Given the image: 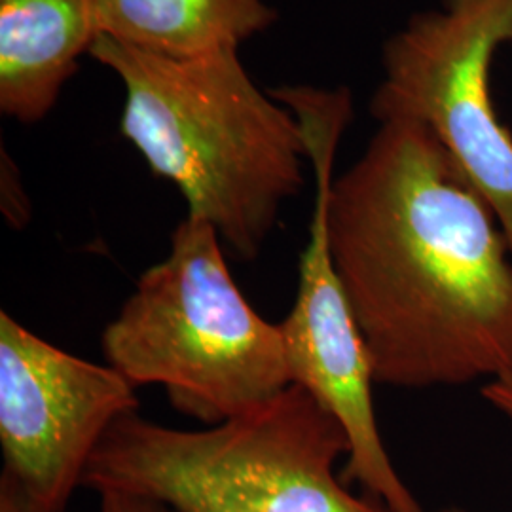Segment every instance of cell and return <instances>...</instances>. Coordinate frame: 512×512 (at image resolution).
Here are the masks:
<instances>
[{
  "label": "cell",
  "mask_w": 512,
  "mask_h": 512,
  "mask_svg": "<svg viewBox=\"0 0 512 512\" xmlns=\"http://www.w3.org/2000/svg\"><path fill=\"white\" fill-rule=\"evenodd\" d=\"M512 44V0H440L384 44L372 116L429 129L490 205L512 255V133L492 101L490 71Z\"/></svg>",
  "instance_id": "cell-5"
},
{
  "label": "cell",
  "mask_w": 512,
  "mask_h": 512,
  "mask_svg": "<svg viewBox=\"0 0 512 512\" xmlns=\"http://www.w3.org/2000/svg\"><path fill=\"white\" fill-rule=\"evenodd\" d=\"M99 37L93 0H0V112L42 122Z\"/></svg>",
  "instance_id": "cell-8"
},
{
  "label": "cell",
  "mask_w": 512,
  "mask_h": 512,
  "mask_svg": "<svg viewBox=\"0 0 512 512\" xmlns=\"http://www.w3.org/2000/svg\"><path fill=\"white\" fill-rule=\"evenodd\" d=\"M334 268L376 384L512 378V255L494 211L421 122H378L330 184Z\"/></svg>",
  "instance_id": "cell-1"
},
{
  "label": "cell",
  "mask_w": 512,
  "mask_h": 512,
  "mask_svg": "<svg viewBox=\"0 0 512 512\" xmlns=\"http://www.w3.org/2000/svg\"><path fill=\"white\" fill-rule=\"evenodd\" d=\"M344 454L342 423L291 384L202 431L126 414L93 452L82 488L143 495L177 512H393L349 492L334 473Z\"/></svg>",
  "instance_id": "cell-3"
},
{
  "label": "cell",
  "mask_w": 512,
  "mask_h": 512,
  "mask_svg": "<svg viewBox=\"0 0 512 512\" xmlns=\"http://www.w3.org/2000/svg\"><path fill=\"white\" fill-rule=\"evenodd\" d=\"M349 122L348 112L332 105L308 110L300 120L315 177V203L310 239L298 264L296 300L279 325L293 384L308 389L348 433L342 480L361 484L393 512H425L385 450L372 399V361L330 253L327 198L336 150Z\"/></svg>",
  "instance_id": "cell-6"
},
{
  "label": "cell",
  "mask_w": 512,
  "mask_h": 512,
  "mask_svg": "<svg viewBox=\"0 0 512 512\" xmlns=\"http://www.w3.org/2000/svg\"><path fill=\"white\" fill-rule=\"evenodd\" d=\"M99 497H101L99 512H177L167 507L165 503L143 497V495L107 490V492H99Z\"/></svg>",
  "instance_id": "cell-11"
},
{
  "label": "cell",
  "mask_w": 512,
  "mask_h": 512,
  "mask_svg": "<svg viewBox=\"0 0 512 512\" xmlns=\"http://www.w3.org/2000/svg\"><path fill=\"white\" fill-rule=\"evenodd\" d=\"M480 395L486 403L494 406L499 414L512 421V378L482 384Z\"/></svg>",
  "instance_id": "cell-12"
},
{
  "label": "cell",
  "mask_w": 512,
  "mask_h": 512,
  "mask_svg": "<svg viewBox=\"0 0 512 512\" xmlns=\"http://www.w3.org/2000/svg\"><path fill=\"white\" fill-rule=\"evenodd\" d=\"M0 512H38L6 473L0 475Z\"/></svg>",
  "instance_id": "cell-13"
},
{
  "label": "cell",
  "mask_w": 512,
  "mask_h": 512,
  "mask_svg": "<svg viewBox=\"0 0 512 512\" xmlns=\"http://www.w3.org/2000/svg\"><path fill=\"white\" fill-rule=\"evenodd\" d=\"M93 8L101 35L167 57L239 50L279 18L268 0H93Z\"/></svg>",
  "instance_id": "cell-9"
},
{
  "label": "cell",
  "mask_w": 512,
  "mask_h": 512,
  "mask_svg": "<svg viewBox=\"0 0 512 512\" xmlns=\"http://www.w3.org/2000/svg\"><path fill=\"white\" fill-rule=\"evenodd\" d=\"M90 55L122 80L120 131L179 188L186 217L255 260L306 184L308 147L293 112L256 86L239 50L167 57L101 35Z\"/></svg>",
  "instance_id": "cell-2"
},
{
  "label": "cell",
  "mask_w": 512,
  "mask_h": 512,
  "mask_svg": "<svg viewBox=\"0 0 512 512\" xmlns=\"http://www.w3.org/2000/svg\"><path fill=\"white\" fill-rule=\"evenodd\" d=\"M439 512H465L463 509H459V507H448V509H442Z\"/></svg>",
  "instance_id": "cell-14"
},
{
  "label": "cell",
  "mask_w": 512,
  "mask_h": 512,
  "mask_svg": "<svg viewBox=\"0 0 512 512\" xmlns=\"http://www.w3.org/2000/svg\"><path fill=\"white\" fill-rule=\"evenodd\" d=\"M103 355L135 389L162 385L173 408L207 425L241 416L293 384L281 325L247 302L217 230L186 217L162 262L101 336Z\"/></svg>",
  "instance_id": "cell-4"
},
{
  "label": "cell",
  "mask_w": 512,
  "mask_h": 512,
  "mask_svg": "<svg viewBox=\"0 0 512 512\" xmlns=\"http://www.w3.org/2000/svg\"><path fill=\"white\" fill-rule=\"evenodd\" d=\"M2 209L14 228H21L31 213L18 169L10 158H6V152H2Z\"/></svg>",
  "instance_id": "cell-10"
},
{
  "label": "cell",
  "mask_w": 512,
  "mask_h": 512,
  "mask_svg": "<svg viewBox=\"0 0 512 512\" xmlns=\"http://www.w3.org/2000/svg\"><path fill=\"white\" fill-rule=\"evenodd\" d=\"M137 410L116 368L55 348L0 311L2 473L38 512L67 511L99 442Z\"/></svg>",
  "instance_id": "cell-7"
}]
</instances>
